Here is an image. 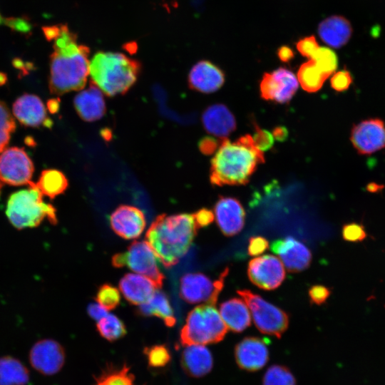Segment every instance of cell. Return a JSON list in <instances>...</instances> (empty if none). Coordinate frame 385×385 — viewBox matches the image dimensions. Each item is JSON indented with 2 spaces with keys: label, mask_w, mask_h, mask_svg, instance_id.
I'll use <instances>...</instances> for the list:
<instances>
[{
  "label": "cell",
  "mask_w": 385,
  "mask_h": 385,
  "mask_svg": "<svg viewBox=\"0 0 385 385\" xmlns=\"http://www.w3.org/2000/svg\"><path fill=\"white\" fill-rule=\"evenodd\" d=\"M53 48L48 81L51 93L60 96L83 88L89 75V48L78 43L76 35L63 24Z\"/></svg>",
  "instance_id": "obj_1"
},
{
  "label": "cell",
  "mask_w": 385,
  "mask_h": 385,
  "mask_svg": "<svg viewBox=\"0 0 385 385\" xmlns=\"http://www.w3.org/2000/svg\"><path fill=\"white\" fill-rule=\"evenodd\" d=\"M265 156L250 135L235 141L225 138L211 160L210 179L212 184L240 185L246 184Z\"/></svg>",
  "instance_id": "obj_2"
},
{
  "label": "cell",
  "mask_w": 385,
  "mask_h": 385,
  "mask_svg": "<svg viewBox=\"0 0 385 385\" xmlns=\"http://www.w3.org/2000/svg\"><path fill=\"white\" fill-rule=\"evenodd\" d=\"M197 229L192 214H162L150 225L145 239L158 260L169 268L188 252Z\"/></svg>",
  "instance_id": "obj_3"
},
{
  "label": "cell",
  "mask_w": 385,
  "mask_h": 385,
  "mask_svg": "<svg viewBox=\"0 0 385 385\" xmlns=\"http://www.w3.org/2000/svg\"><path fill=\"white\" fill-rule=\"evenodd\" d=\"M141 68L135 59L118 52L100 51L90 61L93 83L108 96L126 93L136 82Z\"/></svg>",
  "instance_id": "obj_4"
},
{
  "label": "cell",
  "mask_w": 385,
  "mask_h": 385,
  "mask_svg": "<svg viewBox=\"0 0 385 385\" xmlns=\"http://www.w3.org/2000/svg\"><path fill=\"white\" fill-rule=\"evenodd\" d=\"M27 185L28 189L15 192L9 197L6 215L10 222L19 230L37 227L45 217L56 224V209L43 202V195L35 183L30 181Z\"/></svg>",
  "instance_id": "obj_5"
},
{
  "label": "cell",
  "mask_w": 385,
  "mask_h": 385,
  "mask_svg": "<svg viewBox=\"0 0 385 385\" xmlns=\"http://www.w3.org/2000/svg\"><path fill=\"white\" fill-rule=\"evenodd\" d=\"M227 332V327L215 305L206 304L188 313L180 332V341L183 346L214 344L222 341Z\"/></svg>",
  "instance_id": "obj_6"
},
{
  "label": "cell",
  "mask_w": 385,
  "mask_h": 385,
  "mask_svg": "<svg viewBox=\"0 0 385 385\" xmlns=\"http://www.w3.org/2000/svg\"><path fill=\"white\" fill-rule=\"evenodd\" d=\"M158 257L147 241H134L124 252L112 257V265L116 268L128 267L135 272L150 279L160 288L165 277L158 265Z\"/></svg>",
  "instance_id": "obj_7"
},
{
  "label": "cell",
  "mask_w": 385,
  "mask_h": 385,
  "mask_svg": "<svg viewBox=\"0 0 385 385\" xmlns=\"http://www.w3.org/2000/svg\"><path fill=\"white\" fill-rule=\"evenodd\" d=\"M237 293L250 308L258 330L263 334L280 338L289 326L288 314L248 289H239Z\"/></svg>",
  "instance_id": "obj_8"
},
{
  "label": "cell",
  "mask_w": 385,
  "mask_h": 385,
  "mask_svg": "<svg viewBox=\"0 0 385 385\" xmlns=\"http://www.w3.org/2000/svg\"><path fill=\"white\" fill-rule=\"evenodd\" d=\"M228 271L226 268L215 280L199 272L183 275L180 283V297L190 304L205 302L215 305Z\"/></svg>",
  "instance_id": "obj_9"
},
{
  "label": "cell",
  "mask_w": 385,
  "mask_h": 385,
  "mask_svg": "<svg viewBox=\"0 0 385 385\" xmlns=\"http://www.w3.org/2000/svg\"><path fill=\"white\" fill-rule=\"evenodd\" d=\"M34 170L26 151L18 147L7 148L0 155V180L11 185L28 184Z\"/></svg>",
  "instance_id": "obj_10"
},
{
  "label": "cell",
  "mask_w": 385,
  "mask_h": 385,
  "mask_svg": "<svg viewBox=\"0 0 385 385\" xmlns=\"http://www.w3.org/2000/svg\"><path fill=\"white\" fill-rule=\"evenodd\" d=\"M31 366L44 376H52L59 372L66 361V351L58 342L44 339L34 344L29 351Z\"/></svg>",
  "instance_id": "obj_11"
},
{
  "label": "cell",
  "mask_w": 385,
  "mask_h": 385,
  "mask_svg": "<svg viewBox=\"0 0 385 385\" xmlns=\"http://www.w3.org/2000/svg\"><path fill=\"white\" fill-rule=\"evenodd\" d=\"M247 275L252 284L265 290L277 288L285 278L282 261L271 255L251 260L247 266Z\"/></svg>",
  "instance_id": "obj_12"
},
{
  "label": "cell",
  "mask_w": 385,
  "mask_h": 385,
  "mask_svg": "<svg viewBox=\"0 0 385 385\" xmlns=\"http://www.w3.org/2000/svg\"><path fill=\"white\" fill-rule=\"evenodd\" d=\"M261 97L279 103H287L298 88L295 75L285 68H279L272 73H264L260 82Z\"/></svg>",
  "instance_id": "obj_13"
},
{
  "label": "cell",
  "mask_w": 385,
  "mask_h": 385,
  "mask_svg": "<svg viewBox=\"0 0 385 385\" xmlns=\"http://www.w3.org/2000/svg\"><path fill=\"white\" fill-rule=\"evenodd\" d=\"M350 140L361 155H371L385 148V123L379 118H369L355 125Z\"/></svg>",
  "instance_id": "obj_14"
},
{
  "label": "cell",
  "mask_w": 385,
  "mask_h": 385,
  "mask_svg": "<svg viewBox=\"0 0 385 385\" xmlns=\"http://www.w3.org/2000/svg\"><path fill=\"white\" fill-rule=\"evenodd\" d=\"M272 251L277 254L289 272H299L308 268L312 262V253L302 242L292 237L274 240Z\"/></svg>",
  "instance_id": "obj_15"
},
{
  "label": "cell",
  "mask_w": 385,
  "mask_h": 385,
  "mask_svg": "<svg viewBox=\"0 0 385 385\" xmlns=\"http://www.w3.org/2000/svg\"><path fill=\"white\" fill-rule=\"evenodd\" d=\"M109 221L114 232L126 240L138 237L146 225L143 212L136 207L126 205L118 207L110 215Z\"/></svg>",
  "instance_id": "obj_16"
},
{
  "label": "cell",
  "mask_w": 385,
  "mask_h": 385,
  "mask_svg": "<svg viewBox=\"0 0 385 385\" xmlns=\"http://www.w3.org/2000/svg\"><path fill=\"white\" fill-rule=\"evenodd\" d=\"M235 357L240 369L247 371H258L269 360L267 342L259 337H245L235 346Z\"/></svg>",
  "instance_id": "obj_17"
},
{
  "label": "cell",
  "mask_w": 385,
  "mask_h": 385,
  "mask_svg": "<svg viewBox=\"0 0 385 385\" xmlns=\"http://www.w3.org/2000/svg\"><path fill=\"white\" fill-rule=\"evenodd\" d=\"M217 224L226 236L239 233L245 225V212L236 198L220 197L214 207Z\"/></svg>",
  "instance_id": "obj_18"
},
{
  "label": "cell",
  "mask_w": 385,
  "mask_h": 385,
  "mask_svg": "<svg viewBox=\"0 0 385 385\" xmlns=\"http://www.w3.org/2000/svg\"><path fill=\"white\" fill-rule=\"evenodd\" d=\"M12 111L19 123L25 126L51 128L52 125L42 101L36 95L25 93L18 98L13 104Z\"/></svg>",
  "instance_id": "obj_19"
},
{
  "label": "cell",
  "mask_w": 385,
  "mask_h": 385,
  "mask_svg": "<svg viewBox=\"0 0 385 385\" xmlns=\"http://www.w3.org/2000/svg\"><path fill=\"white\" fill-rule=\"evenodd\" d=\"M225 82L223 71L208 61H200L195 64L188 75L189 87L205 93L219 90Z\"/></svg>",
  "instance_id": "obj_20"
},
{
  "label": "cell",
  "mask_w": 385,
  "mask_h": 385,
  "mask_svg": "<svg viewBox=\"0 0 385 385\" xmlns=\"http://www.w3.org/2000/svg\"><path fill=\"white\" fill-rule=\"evenodd\" d=\"M206 131L216 137L225 138L236 129V120L231 111L223 104L207 108L202 115Z\"/></svg>",
  "instance_id": "obj_21"
},
{
  "label": "cell",
  "mask_w": 385,
  "mask_h": 385,
  "mask_svg": "<svg viewBox=\"0 0 385 385\" xmlns=\"http://www.w3.org/2000/svg\"><path fill=\"white\" fill-rule=\"evenodd\" d=\"M182 351L180 365L189 376L200 378L207 374L212 369L213 359L205 345H189Z\"/></svg>",
  "instance_id": "obj_22"
},
{
  "label": "cell",
  "mask_w": 385,
  "mask_h": 385,
  "mask_svg": "<svg viewBox=\"0 0 385 385\" xmlns=\"http://www.w3.org/2000/svg\"><path fill=\"white\" fill-rule=\"evenodd\" d=\"M73 103L77 113L86 121L99 120L106 113V103L101 91L92 82L88 88L76 96Z\"/></svg>",
  "instance_id": "obj_23"
},
{
  "label": "cell",
  "mask_w": 385,
  "mask_h": 385,
  "mask_svg": "<svg viewBox=\"0 0 385 385\" xmlns=\"http://www.w3.org/2000/svg\"><path fill=\"white\" fill-rule=\"evenodd\" d=\"M318 34L327 45L339 48L346 45L352 34L350 22L342 16H332L324 19L318 26Z\"/></svg>",
  "instance_id": "obj_24"
},
{
  "label": "cell",
  "mask_w": 385,
  "mask_h": 385,
  "mask_svg": "<svg viewBox=\"0 0 385 385\" xmlns=\"http://www.w3.org/2000/svg\"><path fill=\"white\" fill-rule=\"evenodd\" d=\"M119 289L128 302L140 305L147 302L158 288L148 277L128 273L120 279Z\"/></svg>",
  "instance_id": "obj_25"
},
{
  "label": "cell",
  "mask_w": 385,
  "mask_h": 385,
  "mask_svg": "<svg viewBox=\"0 0 385 385\" xmlns=\"http://www.w3.org/2000/svg\"><path fill=\"white\" fill-rule=\"evenodd\" d=\"M220 314L231 331L241 332L250 325L251 317L246 304L239 298L228 299L220 306Z\"/></svg>",
  "instance_id": "obj_26"
},
{
  "label": "cell",
  "mask_w": 385,
  "mask_h": 385,
  "mask_svg": "<svg viewBox=\"0 0 385 385\" xmlns=\"http://www.w3.org/2000/svg\"><path fill=\"white\" fill-rule=\"evenodd\" d=\"M137 313L143 317L156 316L170 327L176 323L168 297L160 290H155L147 302L138 305Z\"/></svg>",
  "instance_id": "obj_27"
},
{
  "label": "cell",
  "mask_w": 385,
  "mask_h": 385,
  "mask_svg": "<svg viewBox=\"0 0 385 385\" xmlns=\"http://www.w3.org/2000/svg\"><path fill=\"white\" fill-rule=\"evenodd\" d=\"M28 368L11 356L0 357V385H26L29 381Z\"/></svg>",
  "instance_id": "obj_28"
},
{
  "label": "cell",
  "mask_w": 385,
  "mask_h": 385,
  "mask_svg": "<svg viewBox=\"0 0 385 385\" xmlns=\"http://www.w3.org/2000/svg\"><path fill=\"white\" fill-rule=\"evenodd\" d=\"M134 381L135 376L126 363L120 366L108 364L94 377V385H135Z\"/></svg>",
  "instance_id": "obj_29"
},
{
  "label": "cell",
  "mask_w": 385,
  "mask_h": 385,
  "mask_svg": "<svg viewBox=\"0 0 385 385\" xmlns=\"http://www.w3.org/2000/svg\"><path fill=\"white\" fill-rule=\"evenodd\" d=\"M35 183L41 194L51 199L62 194L68 186V181L65 175L55 169L43 170L38 182Z\"/></svg>",
  "instance_id": "obj_30"
},
{
  "label": "cell",
  "mask_w": 385,
  "mask_h": 385,
  "mask_svg": "<svg viewBox=\"0 0 385 385\" xmlns=\"http://www.w3.org/2000/svg\"><path fill=\"white\" fill-rule=\"evenodd\" d=\"M297 78L302 88L310 93L319 91L327 78L317 67L312 59L301 65Z\"/></svg>",
  "instance_id": "obj_31"
},
{
  "label": "cell",
  "mask_w": 385,
  "mask_h": 385,
  "mask_svg": "<svg viewBox=\"0 0 385 385\" xmlns=\"http://www.w3.org/2000/svg\"><path fill=\"white\" fill-rule=\"evenodd\" d=\"M96 328L100 335L109 342L118 340L127 333L123 322L112 314H108L99 319Z\"/></svg>",
  "instance_id": "obj_32"
},
{
  "label": "cell",
  "mask_w": 385,
  "mask_h": 385,
  "mask_svg": "<svg viewBox=\"0 0 385 385\" xmlns=\"http://www.w3.org/2000/svg\"><path fill=\"white\" fill-rule=\"evenodd\" d=\"M148 367L159 371L167 367L171 361V353L165 344H155L143 349Z\"/></svg>",
  "instance_id": "obj_33"
},
{
  "label": "cell",
  "mask_w": 385,
  "mask_h": 385,
  "mask_svg": "<svg viewBox=\"0 0 385 385\" xmlns=\"http://www.w3.org/2000/svg\"><path fill=\"white\" fill-rule=\"evenodd\" d=\"M262 385H296V380L287 367L272 365L265 372Z\"/></svg>",
  "instance_id": "obj_34"
},
{
  "label": "cell",
  "mask_w": 385,
  "mask_h": 385,
  "mask_svg": "<svg viewBox=\"0 0 385 385\" xmlns=\"http://www.w3.org/2000/svg\"><path fill=\"white\" fill-rule=\"evenodd\" d=\"M310 59L313 60L317 67L327 78L334 72L338 66L337 54L327 47L319 46Z\"/></svg>",
  "instance_id": "obj_35"
},
{
  "label": "cell",
  "mask_w": 385,
  "mask_h": 385,
  "mask_svg": "<svg viewBox=\"0 0 385 385\" xmlns=\"http://www.w3.org/2000/svg\"><path fill=\"white\" fill-rule=\"evenodd\" d=\"M16 129V123L6 104L0 101V153L10 140L11 134Z\"/></svg>",
  "instance_id": "obj_36"
},
{
  "label": "cell",
  "mask_w": 385,
  "mask_h": 385,
  "mask_svg": "<svg viewBox=\"0 0 385 385\" xmlns=\"http://www.w3.org/2000/svg\"><path fill=\"white\" fill-rule=\"evenodd\" d=\"M96 299L107 310L115 309L120 304V295L118 289L111 284L101 285L96 292Z\"/></svg>",
  "instance_id": "obj_37"
},
{
  "label": "cell",
  "mask_w": 385,
  "mask_h": 385,
  "mask_svg": "<svg viewBox=\"0 0 385 385\" xmlns=\"http://www.w3.org/2000/svg\"><path fill=\"white\" fill-rule=\"evenodd\" d=\"M342 237L349 242H361L367 237L364 227L357 222L345 224L342 227Z\"/></svg>",
  "instance_id": "obj_38"
},
{
  "label": "cell",
  "mask_w": 385,
  "mask_h": 385,
  "mask_svg": "<svg viewBox=\"0 0 385 385\" xmlns=\"http://www.w3.org/2000/svg\"><path fill=\"white\" fill-rule=\"evenodd\" d=\"M353 78L351 73L346 69H343L336 72L332 76L330 83L334 91L342 92L350 87Z\"/></svg>",
  "instance_id": "obj_39"
},
{
  "label": "cell",
  "mask_w": 385,
  "mask_h": 385,
  "mask_svg": "<svg viewBox=\"0 0 385 385\" xmlns=\"http://www.w3.org/2000/svg\"><path fill=\"white\" fill-rule=\"evenodd\" d=\"M255 135L252 137L256 146L262 151L270 149L274 144V137L267 130L260 128L255 123Z\"/></svg>",
  "instance_id": "obj_40"
},
{
  "label": "cell",
  "mask_w": 385,
  "mask_h": 385,
  "mask_svg": "<svg viewBox=\"0 0 385 385\" xmlns=\"http://www.w3.org/2000/svg\"><path fill=\"white\" fill-rule=\"evenodd\" d=\"M298 51L304 57L312 58L319 46L314 36H309L300 39L296 44Z\"/></svg>",
  "instance_id": "obj_41"
},
{
  "label": "cell",
  "mask_w": 385,
  "mask_h": 385,
  "mask_svg": "<svg viewBox=\"0 0 385 385\" xmlns=\"http://www.w3.org/2000/svg\"><path fill=\"white\" fill-rule=\"evenodd\" d=\"M310 302L312 303L320 305L326 302L330 296V289L323 285H313L308 291Z\"/></svg>",
  "instance_id": "obj_42"
},
{
  "label": "cell",
  "mask_w": 385,
  "mask_h": 385,
  "mask_svg": "<svg viewBox=\"0 0 385 385\" xmlns=\"http://www.w3.org/2000/svg\"><path fill=\"white\" fill-rule=\"evenodd\" d=\"M269 247V243L266 238L262 236H254L250 238L247 247L248 254L250 256H257Z\"/></svg>",
  "instance_id": "obj_43"
},
{
  "label": "cell",
  "mask_w": 385,
  "mask_h": 385,
  "mask_svg": "<svg viewBox=\"0 0 385 385\" xmlns=\"http://www.w3.org/2000/svg\"><path fill=\"white\" fill-rule=\"evenodd\" d=\"M3 21L7 26L16 31L28 33L31 29L30 23L24 18L10 17L3 19Z\"/></svg>",
  "instance_id": "obj_44"
},
{
  "label": "cell",
  "mask_w": 385,
  "mask_h": 385,
  "mask_svg": "<svg viewBox=\"0 0 385 385\" xmlns=\"http://www.w3.org/2000/svg\"><path fill=\"white\" fill-rule=\"evenodd\" d=\"M198 228L207 227L214 220L213 212L207 208H202L192 214Z\"/></svg>",
  "instance_id": "obj_45"
},
{
  "label": "cell",
  "mask_w": 385,
  "mask_h": 385,
  "mask_svg": "<svg viewBox=\"0 0 385 385\" xmlns=\"http://www.w3.org/2000/svg\"><path fill=\"white\" fill-rule=\"evenodd\" d=\"M220 141L212 137H204L199 142V149L200 152L205 155H212L215 153L219 145Z\"/></svg>",
  "instance_id": "obj_46"
},
{
  "label": "cell",
  "mask_w": 385,
  "mask_h": 385,
  "mask_svg": "<svg viewBox=\"0 0 385 385\" xmlns=\"http://www.w3.org/2000/svg\"><path fill=\"white\" fill-rule=\"evenodd\" d=\"M88 314L95 320H99L106 317L108 310L98 303H90L87 307Z\"/></svg>",
  "instance_id": "obj_47"
},
{
  "label": "cell",
  "mask_w": 385,
  "mask_h": 385,
  "mask_svg": "<svg viewBox=\"0 0 385 385\" xmlns=\"http://www.w3.org/2000/svg\"><path fill=\"white\" fill-rule=\"evenodd\" d=\"M277 56L283 62H289L294 56L293 51L287 46H282L277 50Z\"/></svg>",
  "instance_id": "obj_48"
},
{
  "label": "cell",
  "mask_w": 385,
  "mask_h": 385,
  "mask_svg": "<svg viewBox=\"0 0 385 385\" xmlns=\"http://www.w3.org/2000/svg\"><path fill=\"white\" fill-rule=\"evenodd\" d=\"M62 24L43 27V34L48 41H53L61 31Z\"/></svg>",
  "instance_id": "obj_49"
},
{
  "label": "cell",
  "mask_w": 385,
  "mask_h": 385,
  "mask_svg": "<svg viewBox=\"0 0 385 385\" xmlns=\"http://www.w3.org/2000/svg\"><path fill=\"white\" fill-rule=\"evenodd\" d=\"M272 135L277 140L284 142L288 137V130L284 126H277L273 129Z\"/></svg>",
  "instance_id": "obj_50"
},
{
  "label": "cell",
  "mask_w": 385,
  "mask_h": 385,
  "mask_svg": "<svg viewBox=\"0 0 385 385\" xmlns=\"http://www.w3.org/2000/svg\"><path fill=\"white\" fill-rule=\"evenodd\" d=\"M60 100L58 98H52L47 101V108L50 113H56L59 109Z\"/></svg>",
  "instance_id": "obj_51"
},
{
  "label": "cell",
  "mask_w": 385,
  "mask_h": 385,
  "mask_svg": "<svg viewBox=\"0 0 385 385\" xmlns=\"http://www.w3.org/2000/svg\"><path fill=\"white\" fill-rule=\"evenodd\" d=\"M6 76L4 73L0 72V86L6 83Z\"/></svg>",
  "instance_id": "obj_52"
},
{
  "label": "cell",
  "mask_w": 385,
  "mask_h": 385,
  "mask_svg": "<svg viewBox=\"0 0 385 385\" xmlns=\"http://www.w3.org/2000/svg\"><path fill=\"white\" fill-rule=\"evenodd\" d=\"M3 183H2V182L1 181V180H0V194H1V188H2V186H3Z\"/></svg>",
  "instance_id": "obj_53"
},
{
  "label": "cell",
  "mask_w": 385,
  "mask_h": 385,
  "mask_svg": "<svg viewBox=\"0 0 385 385\" xmlns=\"http://www.w3.org/2000/svg\"><path fill=\"white\" fill-rule=\"evenodd\" d=\"M2 21H3V19H2V17H1V14H0V24H1Z\"/></svg>",
  "instance_id": "obj_54"
}]
</instances>
